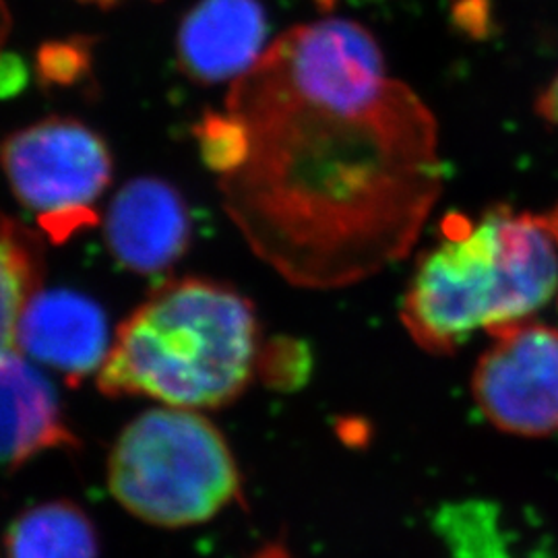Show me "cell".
I'll return each mask as SVG.
<instances>
[{"label": "cell", "mask_w": 558, "mask_h": 558, "mask_svg": "<svg viewBox=\"0 0 558 558\" xmlns=\"http://www.w3.org/2000/svg\"><path fill=\"white\" fill-rule=\"evenodd\" d=\"M226 112L246 133L221 177L226 209L281 278L345 288L412 251L442 191L439 129L366 27L329 17L281 34Z\"/></svg>", "instance_id": "6da1fadb"}, {"label": "cell", "mask_w": 558, "mask_h": 558, "mask_svg": "<svg viewBox=\"0 0 558 558\" xmlns=\"http://www.w3.org/2000/svg\"><path fill=\"white\" fill-rule=\"evenodd\" d=\"M558 292V220L505 205L478 221L449 216L422 255L401 302V323L422 350L451 354L468 338L530 320Z\"/></svg>", "instance_id": "7a4b0ae2"}, {"label": "cell", "mask_w": 558, "mask_h": 558, "mask_svg": "<svg viewBox=\"0 0 558 558\" xmlns=\"http://www.w3.org/2000/svg\"><path fill=\"white\" fill-rule=\"evenodd\" d=\"M259 323L234 288L186 278L163 283L119 327L98 375L106 396L170 408H220L259 366Z\"/></svg>", "instance_id": "3957f363"}, {"label": "cell", "mask_w": 558, "mask_h": 558, "mask_svg": "<svg viewBox=\"0 0 558 558\" xmlns=\"http://www.w3.org/2000/svg\"><path fill=\"white\" fill-rule=\"evenodd\" d=\"M108 484L133 515L161 527L197 525L239 497L240 474L220 430L199 414L160 408L120 435Z\"/></svg>", "instance_id": "277c9868"}, {"label": "cell", "mask_w": 558, "mask_h": 558, "mask_svg": "<svg viewBox=\"0 0 558 558\" xmlns=\"http://www.w3.org/2000/svg\"><path fill=\"white\" fill-rule=\"evenodd\" d=\"M0 168L57 240L96 221L92 205L112 180L106 141L75 119H46L9 135L0 143Z\"/></svg>", "instance_id": "5b68a950"}, {"label": "cell", "mask_w": 558, "mask_h": 558, "mask_svg": "<svg viewBox=\"0 0 558 558\" xmlns=\"http://www.w3.org/2000/svg\"><path fill=\"white\" fill-rule=\"evenodd\" d=\"M490 338L472 377L480 412L509 435L558 433V329L521 320Z\"/></svg>", "instance_id": "8992f818"}, {"label": "cell", "mask_w": 558, "mask_h": 558, "mask_svg": "<svg viewBox=\"0 0 558 558\" xmlns=\"http://www.w3.org/2000/svg\"><path fill=\"white\" fill-rule=\"evenodd\" d=\"M106 244L122 267L154 276L172 267L191 244V216L179 189L166 180H129L110 203Z\"/></svg>", "instance_id": "52a82bcc"}, {"label": "cell", "mask_w": 558, "mask_h": 558, "mask_svg": "<svg viewBox=\"0 0 558 558\" xmlns=\"http://www.w3.org/2000/svg\"><path fill=\"white\" fill-rule=\"evenodd\" d=\"M110 348L104 308L80 292L40 288L21 313L17 352L59 371L73 385L101 368Z\"/></svg>", "instance_id": "ba28073f"}, {"label": "cell", "mask_w": 558, "mask_h": 558, "mask_svg": "<svg viewBox=\"0 0 558 558\" xmlns=\"http://www.w3.org/2000/svg\"><path fill=\"white\" fill-rule=\"evenodd\" d=\"M267 32L259 0H199L180 23V66L207 85L239 81L265 54Z\"/></svg>", "instance_id": "9c48e42d"}, {"label": "cell", "mask_w": 558, "mask_h": 558, "mask_svg": "<svg viewBox=\"0 0 558 558\" xmlns=\"http://www.w3.org/2000/svg\"><path fill=\"white\" fill-rule=\"evenodd\" d=\"M75 445L50 380L20 352L0 360V468H17L41 451Z\"/></svg>", "instance_id": "30bf717a"}, {"label": "cell", "mask_w": 558, "mask_h": 558, "mask_svg": "<svg viewBox=\"0 0 558 558\" xmlns=\"http://www.w3.org/2000/svg\"><path fill=\"white\" fill-rule=\"evenodd\" d=\"M4 548L7 558H98V536L77 505L57 500L21 513Z\"/></svg>", "instance_id": "8fae6325"}, {"label": "cell", "mask_w": 558, "mask_h": 558, "mask_svg": "<svg viewBox=\"0 0 558 558\" xmlns=\"http://www.w3.org/2000/svg\"><path fill=\"white\" fill-rule=\"evenodd\" d=\"M38 239L0 211V360L17 352L21 313L41 286Z\"/></svg>", "instance_id": "7c38bea8"}, {"label": "cell", "mask_w": 558, "mask_h": 558, "mask_svg": "<svg viewBox=\"0 0 558 558\" xmlns=\"http://www.w3.org/2000/svg\"><path fill=\"white\" fill-rule=\"evenodd\" d=\"M195 135L203 161L220 177L234 172L246 158V133L230 112H207Z\"/></svg>", "instance_id": "4fadbf2b"}, {"label": "cell", "mask_w": 558, "mask_h": 558, "mask_svg": "<svg viewBox=\"0 0 558 558\" xmlns=\"http://www.w3.org/2000/svg\"><path fill=\"white\" fill-rule=\"evenodd\" d=\"M85 66H87V50L71 41L52 44L41 50L40 71L44 80H50L52 83H71L80 77Z\"/></svg>", "instance_id": "5bb4252c"}, {"label": "cell", "mask_w": 558, "mask_h": 558, "mask_svg": "<svg viewBox=\"0 0 558 558\" xmlns=\"http://www.w3.org/2000/svg\"><path fill=\"white\" fill-rule=\"evenodd\" d=\"M302 364H308V359L304 356V348L296 341L278 339L267 350H260L259 366L271 379H290V371L296 368L302 373Z\"/></svg>", "instance_id": "9a60e30c"}, {"label": "cell", "mask_w": 558, "mask_h": 558, "mask_svg": "<svg viewBox=\"0 0 558 558\" xmlns=\"http://www.w3.org/2000/svg\"><path fill=\"white\" fill-rule=\"evenodd\" d=\"M25 66L17 57L2 54L0 57V98L15 96L25 85Z\"/></svg>", "instance_id": "2e32d148"}, {"label": "cell", "mask_w": 558, "mask_h": 558, "mask_svg": "<svg viewBox=\"0 0 558 558\" xmlns=\"http://www.w3.org/2000/svg\"><path fill=\"white\" fill-rule=\"evenodd\" d=\"M536 112L542 119L558 126V73L553 81L539 92L536 100Z\"/></svg>", "instance_id": "e0dca14e"}, {"label": "cell", "mask_w": 558, "mask_h": 558, "mask_svg": "<svg viewBox=\"0 0 558 558\" xmlns=\"http://www.w3.org/2000/svg\"><path fill=\"white\" fill-rule=\"evenodd\" d=\"M83 2H92V4H98V7H112V4H119L122 0H83Z\"/></svg>", "instance_id": "ac0fdd59"}, {"label": "cell", "mask_w": 558, "mask_h": 558, "mask_svg": "<svg viewBox=\"0 0 558 558\" xmlns=\"http://www.w3.org/2000/svg\"><path fill=\"white\" fill-rule=\"evenodd\" d=\"M320 7H325V9H331L333 4H336V0H317Z\"/></svg>", "instance_id": "d6986e66"}]
</instances>
